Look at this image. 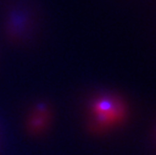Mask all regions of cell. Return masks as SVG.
<instances>
[{
    "instance_id": "6da1fadb",
    "label": "cell",
    "mask_w": 156,
    "mask_h": 155,
    "mask_svg": "<svg viewBox=\"0 0 156 155\" xmlns=\"http://www.w3.org/2000/svg\"><path fill=\"white\" fill-rule=\"evenodd\" d=\"M89 112L90 129L99 134L121 126L128 117V107L124 100L111 94L93 99Z\"/></svg>"
},
{
    "instance_id": "7a4b0ae2",
    "label": "cell",
    "mask_w": 156,
    "mask_h": 155,
    "mask_svg": "<svg viewBox=\"0 0 156 155\" xmlns=\"http://www.w3.org/2000/svg\"><path fill=\"white\" fill-rule=\"evenodd\" d=\"M51 122V115L48 107L44 104H39L32 110L30 115L28 116L26 128L30 135L39 136L48 129Z\"/></svg>"
}]
</instances>
